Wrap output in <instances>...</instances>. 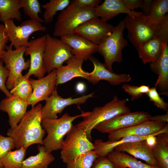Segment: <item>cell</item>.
<instances>
[{"label":"cell","mask_w":168,"mask_h":168,"mask_svg":"<svg viewBox=\"0 0 168 168\" xmlns=\"http://www.w3.org/2000/svg\"><path fill=\"white\" fill-rule=\"evenodd\" d=\"M42 107L40 103L32 107L26 112L16 127L8 129L7 134L13 140L17 149L22 147L26 149L35 144L43 145L46 132L41 124Z\"/></svg>","instance_id":"obj_1"},{"label":"cell","mask_w":168,"mask_h":168,"mask_svg":"<svg viewBox=\"0 0 168 168\" xmlns=\"http://www.w3.org/2000/svg\"><path fill=\"white\" fill-rule=\"evenodd\" d=\"M89 113V111H82L81 114L74 116L66 113L59 119L42 120V126L47 134L43 141L46 150L51 152L61 149L64 140L63 138L72 128L73 122L78 118H83Z\"/></svg>","instance_id":"obj_2"},{"label":"cell","mask_w":168,"mask_h":168,"mask_svg":"<svg viewBox=\"0 0 168 168\" xmlns=\"http://www.w3.org/2000/svg\"><path fill=\"white\" fill-rule=\"evenodd\" d=\"M128 99L119 100L114 96L110 102L104 105L95 108L89 114L83 117V120L75 125L83 130L91 141V132L95 127L99 123L116 116L131 112L127 105Z\"/></svg>","instance_id":"obj_3"},{"label":"cell","mask_w":168,"mask_h":168,"mask_svg":"<svg viewBox=\"0 0 168 168\" xmlns=\"http://www.w3.org/2000/svg\"><path fill=\"white\" fill-rule=\"evenodd\" d=\"M95 17L94 9L83 7L72 0L58 16L53 35L61 37L74 34L75 30L79 26Z\"/></svg>","instance_id":"obj_4"},{"label":"cell","mask_w":168,"mask_h":168,"mask_svg":"<svg viewBox=\"0 0 168 168\" xmlns=\"http://www.w3.org/2000/svg\"><path fill=\"white\" fill-rule=\"evenodd\" d=\"M125 28L123 20L114 27L111 35L98 45L97 51L103 56L104 64L111 72H113L112 66L114 63L122 61V50L128 44L127 40L123 36Z\"/></svg>","instance_id":"obj_5"},{"label":"cell","mask_w":168,"mask_h":168,"mask_svg":"<svg viewBox=\"0 0 168 168\" xmlns=\"http://www.w3.org/2000/svg\"><path fill=\"white\" fill-rule=\"evenodd\" d=\"M94 148L84 131L73 125L64 140L61 149V157L66 164Z\"/></svg>","instance_id":"obj_6"},{"label":"cell","mask_w":168,"mask_h":168,"mask_svg":"<svg viewBox=\"0 0 168 168\" xmlns=\"http://www.w3.org/2000/svg\"><path fill=\"white\" fill-rule=\"evenodd\" d=\"M45 36L43 60L46 72L49 73L61 67L64 62L73 55L70 47L60 39L53 37L48 33Z\"/></svg>","instance_id":"obj_7"},{"label":"cell","mask_w":168,"mask_h":168,"mask_svg":"<svg viewBox=\"0 0 168 168\" xmlns=\"http://www.w3.org/2000/svg\"><path fill=\"white\" fill-rule=\"evenodd\" d=\"M129 40L137 50L140 46L157 36V25L149 24L142 13L138 16L127 15L124 19Z\"/></svg>","instance_id":"obj_8"},{"label":"cell","mask_w":168,"mask_h":168,"mask_svg":"<svg viewBox=\"0 0 168 168\" xmlns=\"http://www.w3.org/2000/svg\"><path fill=\"white\" fill-rule=\"evenodd\" d=\"M4 24L5 32L11 42L9 45L15 49L23 46H27L29 38L33 33L46 30L41 23L30 19L23 21L19 26H16L13 20L7 21Z\"/></svg>","instance_id":"obj_9"},{"label":"cell","mask_w":168,"mask_h":168,"mask_svg":"<svg viewBox=\"0 0 168 168\" xmlns=\"http://www.w3.org/2000/svg\"><path fill=\"white\" fill-rule=\"evenodd\" d=\"M27 46H23L13 50L12 47L7 46L6 51L1 59L9 74L6 83L8 90H11L18 77L22 75V71L30 68V59L25 61L24 54Z\"/></svg>","instance_id":"obj_10"},{"label":"cell","mask_w":168,"mask_h":168,"mask_svg":"<svg viewBox=\"0 0 168 168\" xmlns=\"http://www.w3.org/2000/svg\"><path fill=\"white\" fill-rule=\"evenodd\" d=\"M92 92L80 97L63 98L59 96L56 87L50 96L46 100L45 105L42 107L41 113L42 119L57 118V114H60L67 106L75 104L80 105L85 103L89 98L93 97Z\"/></svg>","instance_id":"obj_11"},{"label":"cell","mask_w":168,"mask_h":168,"mask_svg":"<svg viewBox=\"0 0 168 168\" xmlns=\"http://www.w3.org/2000/svg\"><path fill=\"white\" fill-rule=\"evenodd\" d=\"M114 27L95 17L79 26L75 30L74 34L99 45L111 35Z\"/></svg>","instance_id":"obj_12"},{"label":"cell","mask_w":168,"mask_h":168,"mask_svg":"<svg viewBox=\"0 0 168 168\" xmlns=\"http://www.w3.org/2000/svg\"><path fill=\"white\" fill-rule=\"evenodd\" d=\"M152 116L147 112L138 111L116 116L96 125L94 129L103 133L113 132L150 120Z\"/></svg>","instance_id":"obj_13"},{"label":"cell","mask_w":168,"mask_h":168,"mask_svg":"<svg viewBox=\"0 0 168 168\" xmlns=\"http://www.w3.org/2000/svg\"><path fill=\"white\" fill-rule=\"evenodd\" d=\"M46 43L45 35L29 41L25 54L30 57L28 71L24 76L29 78L33 75L38 79L44 77L46 71L44 64L43 57Z\"/></svg>","instance_id":"obj_14"},{"label":"cell","mask_w":168,"mask_h":168,"mask_svg":"<svg viewBox=\"0 0 168 168\" xmlns=\"http://www.w3.org/2000/svg\"><path fill=\"white\" fill-rule=\"evenodd\" d=\"M57 70L55 69L45 77L37 80L29 78L33 91L27 100L29 105L34 107L39 102L46 100L56 87Z\"/></svg>","instance_id":"obj_15"},{"label":"cell","mask_w":168,"mask_h":168,"mask_svg":"<svg viewBox=\"0 0 168 168\" xmlns=\"http://www.w3.org/2000/svg\"><path fill=\"white\" fill-rule=\"evenodd\" d=\"M88 59L92 63L94 68L92 72H88V81L93 85L97 84L100 80H104L112 85H118L124 82H128L131 79L129 74H117L110 71L104 64L91 55L89 57Z\"/></svg>","instance_id":"obj_16"},{"label":"cell","mask_w":168,"mask_h":168,"mask_svg":"<svg viewBox=\"0 0 168 168\" xmlns=\"http://www.w3.org/2000/svg\"><path fill=\"white\" fill-rule=\"evenodd\" d=\"M167 123L151 120L113 132L108 136L110 141H117L128 135L144 136L156 133L163 129Z\"/></svg>","instance_id":"obj_17"},{"label":"cell","mask_w":168,"mask_h":168,"mask_svg":"<svg viewBox=\"0 0 168 168\" xmlns=\"http://www.w3.org/2000/svg\"><path fill=\"white\" fill-rule=\"evenodd\" d=\"M28 105L27 101L13 95L1 101L0 109L7 114L11 128H15L19 123L26 113Z\"/></svg>","instance_id":"obj_18"},{"label":"cell","mask_w":168,"mask_h":168,"mask_svg":"<svg viewBox=\"0 0 168 168\" xmlns=\"http://www.w3.org/2000/svg\"><path fill=\"white\" fill-rule=\"evenodd\" d=\"M162 49L161 55L156 62L150 64L152 71L158 75V77L155 84L160 94L168 96V43L162 42Z\"/></svg>","instance_id":"obj_19"},{"label":"cell","mask_w":168,"mask_h":168,"mask_svg":"<svg viewBox=\"0 0 168 168\" xmlns=\"http://www.w3.org/2000/svg\"><path fill=\"white\" fill-rule=\"evenodd\" d=\"M84 61L73 55L65 62L66 65L57 69L56 86L76 77H82L88 81V72L83 70L82 68Z\"/></svg>","instance_id":"obj_20"},{"label":"cell","mask_w":168,"mask_h":168,"mask_svg":"<svg viewBox=\"0 0 168 168\" xmlns=\"http://www.w3.org/2000/svg\"><path fill=\"white\" fill-rule=\"evenodd\" d=\"M60 39L70 47L74 56L84 60L97 50L98 45L75 34L62 36Z\"/></svg>","instance_id":"obj_21"},{"label":"cell","mask_w":168,"mask_h":168,"mask_svg":"<svg viewBox=\"0 0 168 168\" xmlns=\"http://www.w3.org/2000/svg\"><path fill=\"white\" fill-rule=\"evenodd\" d=\"M96 17L107 22L120 13L138 16L143 13L130 11L125 6L121 0H105L94 8Z\"/></svg>","instance_id":"obj_22"},{"label":"cell","mask_w":168,"mask_h":168,"mask_svg":"<svg viewBox=\"0 0 168 168\" xmlns=\"http://www.w3.org/2000/svg\"><path fill=\"white\" fill-rule=\"evenodd\" d=\"M114 150L126 152L136 158L144 161L147 164L158 166L152 154L151 147L145 140L123 143L116 147Z\"/></svg>","instance_id":"obj_23"},{"label":"cell","mask_w":168,"mask_h":168,"mask_svg":"<svg viewBox=\"0 0 168 168\" xmlns=\"http://www.w3.org/2000/svg\"><path fill=\"white\" fill-rule=\"evenodd\" d=\"M154 134L144 136L128 135L114 141L108 140L104 142L101 139H96L93 143L95 148L94 150L98 157L107 156L109 153L114 150L116 147L119 145L146 140L148 137Z\"/></svg>","instance_id":"obj_24"},{"label":"cell","mask_w":168,"mask_h":168,"mask_svg":"<svg viewBox=\"0 0 168 168\" xmlns=\"http://www.w3.org/2000/svg\"><path fill=\"white\" fill-rule=\"evenodd\" d=\"M162 49V42L156 36L141 45L137 50L139 58L144 64L156 61Z\"/></svg>","instance_id":"obj_25"},{"label":"cell","mask_w":168,"mask_h":168,"mask_svg":"<svg viewBox=\"0 0 168 168\" xmlns=\"http://www.w3.org/2000/svg\"><path fill=\"white\" fill-rule=\"evenodd\" d=\"M107 156L117 168H161L143 163L127 153L115 150Z\"/></svg>","instance_id":"obj_26"},{"label":"cell","mask_w":168,"mask_h":168,"mask_svg":"<svg viewBox=\"0 0 168 168\" xmlns=\"http://www.w3.org/2000/svg\"><path fill=\"white\" fill-rule=\"evenodd\" d=\"M156 142L151 147L153 156L161 168H168V132L156 136Z\"/></svg>","instance_id":"obj_27"},{"label":"cell","mask_w":168,"mask_h":168,"mask_svg":"<svg viewBox=\"0 0 168 168\" xmlns=\"http://www.w3.org/2000/svg\"><path fill=\"white\" fill-rule=\"evenodd\" d=\"M39 153L31 156L23 161L21 168H48L49 166L55 160V157L47 151L43 145H39Z\"/></svg>","instance_id":"obj_28"},{"label":"cell","mask_w":168,"mask_h":168,"mask_svg":"<svg viewBox=\"0 0 168 168\" xmlns=\"http://www.w3.org/2000/svg\"><path fill=\"white\" fill-rule=\"evenodd\" d=\"M21 8L20 0H0V21L3 23L14 19L20 21Z\"/></svg>","instance_id":"obj_29"},{"label":"cell","mask_w":168,"mask_h":168,"mask_svg":"<svg viewBox=\"0 0 168 168\" xmlns=\"http://www.w3.org/2000/svg\"><path fill=\"white\" fill-rule=\"evenodd\" d=\"M168 11V0H154L149 14L146 16L147 20L149 24L156 25L163 19Z\"/></svg>","instance_id":"obj_30"},{"label":"cell","mask_w":168,"mask_h":168,"mask_svg":"<svg viewBox=\"0 0 168 168\" xmlns=\"http://www.w3.org/2000/svg\"><path fill=\"white\" fill-rule=\"evenodd\" d=\"M33 91V88L29 78H26L22 74L15 82L11 93L20 99L27 101Z\"/></svg>","instance_id":"obj_31"},{"label":"cell","mask_w":168,"mask_h":168,"mask_svg":"<svg viewBox=\"0 0 168 168\" xmlns=\"http://www.w3.org/2000/svg\"><path fill=\"white\" fill-rule=\"evenodd\" d=\"M69 0H50L42 6L44 9L43 14L44 22L49 23L53 21L57 12L62 11L69 4Z\"/></svg>","instance_id":"obj_32"},{"label":"cell","mask_w":168,"mask_h":168,"mask_svg":"<svg viewBox=\"0 0 168 168\" xmlns=\"http://www.w3.org/2000/svg\"><path fill=\"white\" fill-rule=\"evenodd\" d=\"M26 150L21 147L15 151L8 152L2 159L3 168H21L26 155Z\"/></svg>","instance_id":"obj_33"},{"label":"cell","mask_w":168,"mask_h":168,"mask_svg":"<svg viewBox=\"0 0 168 168\" xmlns=\"http://www.w3.org/2000/svg\"><path fill=\"white\" fill-rule=\"evenodd\" d=\"M21 8H23L24 13L29 17L30 19L44 22L41 19L38 14L41 13V5L38 0H20Z\"/></svg>","instance_id":"obj_34"},{"label":"cell","mask_w":168,"mask_h":168,"mask_svg":"<svg viewBox=\"0 0 168 168\" xmlns=\"http://www.w3.org/2000/svg\"><path fill=\"white\" fill-rule=\"evenodd\" d=\"M97 157L95 151H90L67 163L66 168H91Z\"/></svg>","instance_id":"obj_35"},{"label":"cell","mask_w":168,"mask_h":168,"mask_svg":"<svg viewBox=\"0 0 168 168\" xmlns=\"http://www.w3.org/2000/svg\"><path fill=\"white\" fill-rule=\"evenodd\" d=\"M122 88L125 92L131 96V100L138 99L143 94H146L150 88L148 86L142 85L138 86L128 84L122 85Z\"/></svg>","instance_id":"obj_36"},{"label":"cell","mask_w":168,"mask_h":168,"mask_svg":"<svg viewBox=\"0 0 168 168\" xmlns=\"http://www.w3.org/2000/svg\"><path fill=\"white\" fill-rule=\"evenodd\" d=\"M15 148L13 140L0 134V168H3L2 159L6 154Z\"/></svg>","instance_id":"obj_37"},{"label":"cell","mask_w":168,"mask_h":168,"mask_svg":"<svg viewBox=\"0 0 168 168\" xmlns=\"http://www.w3.org/2000/svg\"><path fill=\"white\" fill-rule=\"evenodd\" d=\"M155 86L150 88L149 92L146 95L149 99V100L153 102L157 107L164 111L168 112V104L164 101L163 98H161Z\"/></svg>","instance_id":"obj_38"},{"label":"cell","mask_w":168,"mask_h":168,"mask_svg":"<svg viewBox=\"0 0 168 168\" xmlns=\"http://www.w3.org/2000/svg\"><path fill=\"white\" fill-rule=\"evenodd\" d=\"M157 36L162 42H168V15L166 14L163 19L157 25Z\"/></svg>","instance_id":"obj_39"},{"label":"cell","mask_w":168,"mask_h":168,"mask_svg":"<svg viewBox=\"0 0 168 168\" xmlns=\"http://www.w3.org/2000/svg\"><path fill=\"white\" fill-rule=\"evenodd\" d=\"M2 60H0V90L7 97L12 96V95L7 89L6 83L8 77L9 72L3 65Z\"/></svg>","instance_id":"obj_40"},{"label":"cell","mask_w":168,"mask_h":168,"mask_svg":"<svg viewBox=\"0 0 168 168\" xmlns=\"http://www.w3.org/2000/svg\"><path fill=\"white\" fill-rule=\"evenodd\" d=\"M91 168H117L107 156L98 157L94 162Z\"/></svg>","instance_id":"obj_41"},{"label":"cell","mask_w":168,"mask_h":168,"mask_svg":"<svg viewBox=\"0 0 168 168\" xmlns=\"http://www.w3.org/2000/svg\"><path fill=\"white\" fill-rule=\"evenodd\" d=\"M8 38L5 30L4 25L0 24V60L6 51Z\"/></svg>","instance_id":"obj_42"},{"label":"cell","mask_w":168,"mask_h":168,"mask_svg":"<svg viewBox=\"0 0 168 168\" xmlns=\"http://www.w3.org/2000/svg\"><path fill=\"white\" fill-rule=\"evenodd\" d=\"M80 6L85 8L94 9L100 2V0H74Z\"/></svg>","instance_id":"obj_43"},{"label":"cell","mask_w":168,"mask_h":168,"mask_svg":"<svg viewBox=\"0 0 168 168\" xmlns=\"http://www.w3.org/2000/svg\"><path fill=\"white\" fill-rule=\"evenodd\" d=\"M122 2L128 10L134 11L135 9L142 8L143 0H121Z\"/></svg>","instance_id":"obj_44"},{"label":"cell","mask_w":168,"mask_h":168,"mask_svg":"<svg viewBox=\"0 0 168 168\" xmlns=\"http://www.w3.org/2000/svg\"><path fill=\"white\" fill-rule=\"evenodd\" d=\"M153 0H144L143 1L142 9L143 10V14L147 16L149 14L152 7Z\"/></svg>","instance_id":"obj_45"},{"label":"cell","mask_w":168,"mask_h":168,"mask_svg":"<svg viewBox=\"0 0 168 168\" xmlns=\"http://www.w3.org/2000/svg\"><path fill=\"white\" fill-rule=\"evenodd\" d=\"M151 120L158 122H168V112L164 115H158L155 116H152L150 119Z\"/></svg>","instance_id":"obj_46"},{"label":"cell","mask_w":168,"mask_h":168,"mask_svg":"<svg viewBox=\"0 0 168 168\" xmlns=\"http://www.w3.org/2000/svg\"><path fill=\"white\" fill-rule=\"evenodd\" d=\"M85 89V86L84 83H79L76 86V89L77 92L82 93L84 91Z\"/></svg>","instance_id":"obj_47"}]
</instances>
